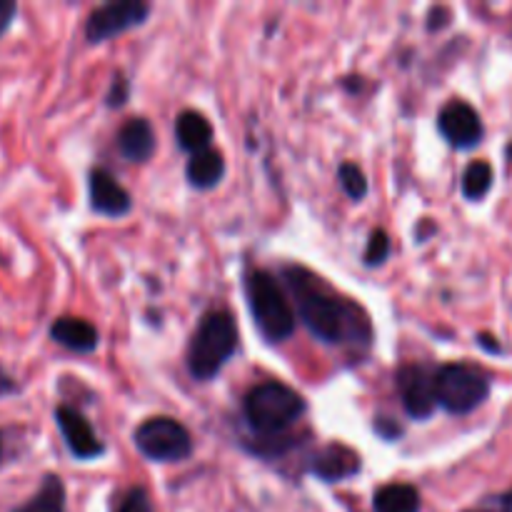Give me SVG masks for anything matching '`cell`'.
Segmentation results:
<instances>
[{
	"label": "cell",
	"mask_w": 512,
	"mask_h": 512,
	"mask_svg": "<svg viewBox=\"0 0 512 512\" xmlns=\"http://www.w3.org/2000/svg\"><path fill=\"white\" fill-rule=\"evenodd\" d=\"M128 98H130V83L123 73H118L113 78V83H110L105 105H108V108H120V105L128 103Z\"/></svg>",
	"instance_id": "603a6c76"
},
{
	"label": "cell",
	"mask_w": 512,
	"mask_h": 512,
	"mask_svg": "<svg viewBox=\"0 0 512 512\" xmlns=\"http://www.w3.org/2000/svg\"><path fill=\"white\" fill-rule=\"evenodd\" d=\"M0 463H3V433H0Z\"/></svg>",
	"instance_id": "f546056e"
},
{
	"label": "cell",
	"mask_w": 512,
	"mask_h": 512,
	"mask_svg": "<svg viewBox=\"0 0 512 512\" xmlns=\"http://www.w3.org/2000/svg\"><path fill=\"white\" fill-rule=\"evenodd\" d=\"M55 423H58L60 435H63L65 445H68L73 458L95 460L105 453V445L100 443V438L95 435V430L90 428V423L85 420V415L80 410L60 405L55 410Z\"/></svg>",
	"instance_id": "30bf717a"
},
{
	"label": "cell",
	"mask_w": 512,
	"mask_h": 512,
	"mask_svg": "<svg viewBox=\"0 0 512 512\" xmlns=\"http://www.w3.org/2000/svg\"><path fill=\"white\" fill-rule=\"evenodd\" d=\"M478 343H480V348L483 350H488V353H503V348H500L498 343H495V338L493 335H488V333H480L478 335Z\"/></svg>",
	"instance_id": "4316f807"
},
{
	"label": "cell",
	"mask_w": 512,
	"mask_h": 512,
	"mask_svg": "<svg viewBox=\"0 0 512 512\" xmlns=\"http://www.w3.org/2000/svg\"><path fill=\"white\" fill-rule=\"evenodd\" d=\"M18 383H15L13 375L8 373L5 368H0V398H5V395H13L18 393Z\"/></svg>",
	"instance_id": "484cf974"
},
{
	"label": "cell",
	"mask_w": 512,
	"mask_h": 512,
	"mask_svg": "<svg viewBox=\"0 0 512 512\" xmlns=\"http://www.w3.org/2000/svg\"><path fill=\"white\" fill-rule=\"evenodd\" d=\"M338 180H340V188L345 190L350 200H363L368 195V178H365L363 168L355 163H343L338 168Z\"/></svg>",
	"instance_id": "ffe728a7"
},
{
	"label": "cell",
	"mask_w": 512,
	"mask_h": 512,
	"mask_svg": "<svg viewBox=\"0 0 512 512\" xmlns=\"http://www.w3.org/2000/svg\"><path fill=\"white\" fill-rule=\"evenodd\" d=\"M450 23V10L448 8H433L428 15V30H440Z\"/></svg>",
	"instance_id": "d4e9b609"
},
{
	"label": "cell",
	"mask_w": 512,
	"mask_h": 512,
	"mask_svg": "<svg viewBox=\"0 0 512 512\" xmlns=\"http://www.w3.org/2000/svg\"><path fill=\"white\" fill-rule=\"evenodd\" d=\"M238 350V325L228 310H210L200 318L188 348V373L198 383H208Z\"/></svg>",
	"instance_id": "7a4b0ae2"
},
{
	"label": "cell",
	"mask_w": 512,
	"mask_h": 512,
	"mask_svg": "<svg viewBox=\"0 0 512 512\" xmlns=\"http://www.w3.org/2000/svg\"><path fill=\"white\" fill-rule=\"evenodd\" d=\"M283 278L293 293L295 310L310 335L328 345H363L373 343V325L368 313L355 300L343 298L330 290L318 275L300 265L283 268Z\"/></svg>",
	"instance_id": "6da1fadb"
},
{
	"label": "cell",
	"mask_w": 512,
	"mask_h": 512,
	"mask_svg": "<svg viewBox=\"0 0 512 512\" xmlns=\"http://www.w3.org/2000/svg\"><path fill=\"white\" fill-rule=\"evenodd\" d=\"M505 158H508V163H512V143L505 148Z\"/></svg>",
	"instance_id": "f1b7e54d"
},
{
	"label": "cell",
	"mask_w": 512,
	"mask_h": 512,
	"mask_svg": "<svg viewBox=\"0 0 512 512\" xmlns=\"http://www.w3.org/2000/svg\"><path fill=\"white\" fill-rule=\"evenodd\" d=\"M493 505L498 508V512H512V490L498 495V498H493Z\"/></svg>",
	"instance_id": "83f0119b"
},
{
	"label": "cell",
	"mask_w": 512,
	"mask_h": 512,
	"mask_svg": "<svg viewBox=\"0 0 512 512\" xmlns=\"http://www.w3.org/2000/svg\"><path fill=\"white\" fill-rule=\"evenodd\" d=\"M493 180V165L488 160H473L463 173V195L468 200H473V203H478V200H483L490 193Z\"/></svg>",
	"instance_id": "d6986e66"
},
{
	"label": "cell",
	"mask_w": 512,
	"mask_h": 512,
	"mask_svg": "<svg viewBox=\"0 0 512 512\" xmlns=\"http://www.w3.org/2000/svg\"><path fill=\"white\" fill-rule=\"evenodd\" d=\"M243 413L255 433L263 435V438H275V435L293 428L308 413V403L290 385L268 380V383L255 385L245 395Z\"/></svg>",
	"instance_id": "3957f363"
},
{
	"label": "cell",
	"mask_w": 512,
	"mask_h": 512,
	"mask_svg": "<svg viewBox=\"0 0 512 512\" xmlns=\"http://www.w3.org/2000/svg\"><path fill=\"white\" fill-rule=\"evenodd\" d=\"M225 175V158L220 150L205 148L200 153L190 155L188 165H185V178L193 188L210 190L223 180Z\"/></svg>",
	"instance_id": "9a60e30c"
},
{
	"label": "cell",
	"mask_w": 512,
	"mask_h": 512,
	"mask_svg": "<svg viewBox=\"0 0 512 512\" xmlns=\"http://www.w3.org/2000/svg\"><path fill=\"white\" fill-rule=\"evenodd\" d=\"M90 208L105 218H123L133 208V198L128 190L115 180L113 173L105 168H93L88 175Z\"/></svg>",
	"instance_id": "8fae6325"
},
{
	"label": "cell",
	"mask_w": 512,
	"mask_h": 512,
	"mask_svg": "<svg viewBox=\"0 0 512 512\" xmlns=\"http://www.w3.org/2000/svg\"><path fill=\"white\" fill-rule=\"evenodd\" d=\"M113 512H153V503H150L148 493L143 488H133L128 490V495L120 500Z\"/></svg>",
	"instance_id": "7402d4cb"
},
{
	"label": "cell",
	"mask_w": 512,
	"mask_h": 512,
	"mask_svg": "<svg viewBox=\"0 0 512 512\" xmlns=\"http://www.w3.org/2000/svg\"><path fill=\"white\" fill-rule=\"evenodd\" d=\"M135 448L153 463H183L193 453V438L188 428L168 415L143 420L133 433Z\"/></svg>",
	"instance_id": "8992f818"
},
{
	"label": "cell",
	"mask_w": 512,
	"mask_h": 512,
	"mask_svg": "<svg viewBox=\"0 0 512 512\" xmlns=\"http://www.w3.org/2000/svg\"><path fill=\"white\" fill-rule=\"evenodd\" d=\"M363 470V460L348 445L330 443L320 453H315L310 463V473L320 478L323 483H343V480L355 478Z\"/></svg>",
	"instance_id": "7c38bea8"
},
{
	"label": "cell",
	"mask_w": 512,
	"mask_h": 512,
	"mask_svg": "<svg viewBox=\"0 0 512 512\" xmlns=\"http://www.w3.org/2000/svg\"><path fill=\"white\" fill-rule=\"evenodd\" d=\"M13 512H65V485L58 475H45L38 493Z\"/></svg>",
	"instance_id": "ac0fdd59"
},
{
	"label": "cell",
	"mask_w": 512,
	"mask_h": 512,
	"mask_svg": "<svg viewBox=\"0 0 512 512\" xmlns=\"http://www.w3.org/2000/svg\"><path fill=\"white\" fill-rule=\"evenodd\" d=\"M155 148V130L150 120L128 118L118 130V150L128 163H148L153 158Z\"/></svg>",
	"instance_id": "4fadbf2b"
},
{
	"label": "cell",
	"mask_w": 512,
	"mask_h": 512,
	"mask_svg": "<svg viewBox=\"0 0 512 512\" xmlns=\"http://www.w3.org/2000/svg\"><path fill=\"white\" fill-rule=\"evenodd\" d=\"M490 380L483 370L468 363H448L435 368V398L438 408L450 415H468L488 400Z\"/></svg>",
	"instance_id": "5b68a950"
},
{
	"label": "cell",
	"mask_w": 512,
	"mask_h": 512,
	"mask_svg": "<svg viewBox=\"0 0 512 512\" xmlns=\"http://www.w3.org/2000/svg\"><path fill=\"white\" fill-rule=\"evenodd\" d=\"M390 238L385 230H373L370 233V240H368V248H365V265L368 268H380V265L385 263V260L390 258Z\"/></svg>",
	"instance_id": "44dd1931"
},
{
	"label": "cell",
	"mask_w": 512,
	"mask_h": 512,
	"mask_svg": "<svg viewBox=\"0 0 512 512\" xmlns=\"http://www.w3.org/2000/svg\"><path fill=\"white\" fill-rule=\"evenodd\" d=\"M15 15H18V3H13V0H0V38L10 30Z\"/></svg>",
	"instance_id": "cb8c5ba5"
},
{
	"label": "cell",
	"mask_w": 512,
	"mask_h": 512,
	"mask_svg": "<svg viewBox=\"0 0 512 512\" xmlns=\"http://www.w3.org/2000/svg\"><path fill=\"white\" fill-rule=\"evenodd\" d=\"M438 130L455 150L478 148L485 138V125L480 120V113L460 98H453L440 108Z\"/></svg>",
	"instance_id": "9c48e42d"
},
{
	"label": "cell",
	"mask_w": 512,
	"mask_h": 512,
	"mask_svg": "<svg viewBox=\"0 0 512 512\" xmlns=\"http://www.w3.org/2000/svg\"><path fill=\"white\" fill-rule=\"evenodd\" d=\"M50 338L53 343L73 350V353H93L100 343V335L95 325H90L83 318H58L50 325Z\"/></svg>",
	"instance_id": "5bb4252c"
},
{
	"label": "cell",
	"mask_w": 512,
	"mask_h": 512,
	"mask_svg": "<svg viewBox=\"0 0 512 512\" xmlns=\"http://www.w3.org/2000/svg\"><path fill=\"white\" fill-rule=\"evenodd\" d=\"M245 298L260 335L268 343H283L295 333V310L273 273L260 268L248 270Z\"/></svg>",
	"instance_id": "277c9868"
},
{
	"label": "cell",
	"mask_w": 512,
	"mask_h": 512,
	"mask_svg": "<svg viewBox=\"0 0 512 512\" xmlns=\"http://www.w3.org/2000/svg\"><path fill=\"white\" fill-rule=\"evenodd\" d=\"M400 400L413 420H428L438 408L435 398V368L423 363H405L395 373Z\"/></svg>",
	"instance_id": "ba28073f"
},
{
	"label": "cell",
	"mask_w": 512,
	"mask_h": 512,
	"mask_svg": "<svg viewBox=\"0 0 512 512\" xmlns=\"http://www.w3.org/2000/svg\"><path fill=\"white\" fill-rule=\"evenodd\" d=\"M148 15L150 5L143 0H113L90 13L88 23H85V38L88 43H105L125 30L143 25Z\"/></svg>",
	"instance_id": "52a82bcc"
},
{
	"label": "cell",
	"mask_w": 512,
	"mask_h": 512,
	"mask_svg": "<svg viewBox=\"0 0 512 512\" xmlns=\"http://www.w3.org/2000/svg\"><path fill=\"white\" fill-rule=\"evenodd\" d=\"M175 138L183 150H188L190 155L200 153V150L210 148V140H213V125L198 110H183L175 120Z\"/></svg>",
	"instance_id": "2e32d148"
},
{
	"label": "cell",
	"mask_w": 512,
	"mask_h": 512,
	"mask_svg": "<svg viewBox=\"0 0 512 512\" xmlns=\"http://www.w3.org/2000/svg\"><path fill=\"white\" fill-rule=\"evenodd\" d=\"M420 493L415 485L390 483L375 490L373 508L375 512H420Z\"/></svg>",
	"instance_id": "e0dca14e"
}]
</instances>
